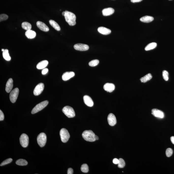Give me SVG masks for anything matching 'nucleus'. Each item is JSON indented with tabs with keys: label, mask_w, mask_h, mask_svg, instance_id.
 <instances>
[{
	"label": "nucleus",
	"mask_w": 174,
	"mask_h": 174,
	"mask_svg": "<svg viewBox=\"0 0 174 174\" xmlns=\"http://www.w3.org/2000/svg\"><path fill=\"white\" fill-rule=\"evenodd\" d=\"M47 136L44 133H41L37 136V143L40 147H42L45 145L47 142Z\"/></svg>",
	"instance_id": "obj_6"
},
{
	"label": "nucleus",
	"mask_w": 174,
	"mask_h": 174,
	"mask_svg": "<svg viewBox=\"0 0 174 174\" xmlns=\"http://www.w3.org/2000/svg\"><path fill=\"white\" fill-rule=\"evenodd\" d=\"M115 86L112 83H107L104 86V89L105 91L109 92H112L115 89Z\"/></svg>",
	"instance_id": "obj_16"
},
{
	"label": "nucleus",
	"mask_w": 174,
	"mask_h": 174,
	"mask_svg": "<svg viewBox=\"0 0 174 174\" xmlns=\"http://www.w3.org/2000/svg\"><path fill=\"white\" fill-rule=\"evenodd\" d=\"M19 92V90L17 88H15L12 91L10 94L9 97L10 100L12 103H15L17 100Z\"/></svg>",
	"instance_id": "obj_8"
},
{
	"label": "nucleus",
	"mask_w": 174,
	"mask_h": 174,
	"mask_svg": "<svg viewBox=\"0 0 174 174\" xmlns=\"http://www.w3.org/2000/svg\"><path fill=\"white\" fill-rule=\"evenodd\" d=\"M74 47L75 49L80 51L87 50L89 48V47L87 45L80 43L75 45Z\"/></svg>",
	"instance_id": "obj_10"
},
{
	"label": "nucleus",
	"mask_w": 174,
	"mask_h": 174,
	"mask_svg": "<svg viewBox=\"0 0 174 174\" xmlns=\"http://www.w3.org/2000/svg\"><path fill=\"white\" fill-rule=\"evenodd\" d=\"M60 135L62 142L64 143L67 142L70 137L68 131L65 128H62L60 130Z\"/></svg>",
	"instance_id": "obj_5"
},
{
	"label": "nucleus",
	"mask_w": 174,
	"mask_h": 174,
	"mask_svg": "<svg viewBox=\"0 0 174 174\" xmlns=\"http://www.w3.org/2000/svg\"><path fill=\"white\" fill-rule=\"evenodd\" d=\"M152 114L154 116L160 118H163L164 117V113L161 110L156 109H152Z\"/></svg>",
	"instance_id": "obj_12"
},
{
	"label": "nucleus",
	"mask_w": 174,
	"mask_h": 174,
	"mask_svg": "<svg viewBox=\"0 0 174 174\" xmlns=\"http://www.w3.org/2000/svg\"><path fill=\"white\" fill-rule=\"evenodd\" d=\"M22 27L24 30H26L27 31L31 30V25L30 23L25 22L22 24Z\"/></svg>",
	"instance_id": "obj_27"
},
{
	"label": "nucleus",
	"mask_w": 174,
	"mask_h": 174,
	"mask_svg": "<svg viewBox=\"0 0 174 174\" xmlns=\"http://www.w3.org/2000/svg\"><path fill=\"white\" fill-rule=\"evenodd\" d=\"M49 22L50 25L57 31H59L61 30L59 25L55 21L50 20L49 21Z\"/></svg>",
	"instance_id": "obj_24"
},
{
	"label": "nucleus",
	"mask_w": 174,
	"mask_h": 174,
	"mask_svg": "<svg viewBox=\"0 0 174 174\" xmlns=\"http://www.w3.org/2000/svg\"><path fill=\"white\" fill-rule=\"evenodd\" d=\"M119 160V162L118 164V167L119 168H123L126 165L124 160L122 158H120Z\"/></svg>",
	"instance_id": "obj_30"
},
{
	"label": "nucleus",
	"mask_w": 174,
	"mask_h": 174,
	"mask_svg": "<svg viewBox=\"0 0 174 174\" xmlns=\"http://www.w3.org/2000/svg\"><path fill=\"white\" fill-rule=\"evenodd\" d=\"M8 18V16L7 15L5 14H1L0 15V21L6 20Z\"/></svg>",
	"instance_id": "obj_35"
},
{
	"label": "nucleus",
	"mask_w": 174,
	"mask_h": 174,
	"mask_svg": "<svg viewBox=\"0 0 174 174\" xmlns=\"http://www.w3.org/2000/svg\"><path fill=\"white\" fill-rule=\"evenodd\" d=\"M83 99H84V103L87 106L89 107H92L94 105L93 101L89 96L87 95L84 96Z\"/></svg>",
	"instance_id": "obj_15"
},
{
	"label": "nucleus",
	"mask_w": 174,
	"mask_h": 174,
	"mask_svg": "<svg viewBox=\"0 0 174 174\" xmlns=\"http://www.w3.org/2000/svg\"><path fill=\"white\" fill-rule=\"evenodd\" d=\"M73 174V170L72 168L68 169L67 171L68 174Z\"/></svg>",
	"instance_id": "obj_38"
},
{
	"label": "nucleus",
	"mask_w": 174,
	"mask_h": 174,
	"mask_svg": "<svg viewBox=\"0 0 174 174\" xmlns=\"http://www.w3.org/2000/svg\"><path fill=\"white\" fill-rule=\"evenodd\" d=\"M36 25L38 28L41 31L45 32H47L49 31L48 27L44 23L42 22L37 21L36 22Z\"/></svg>",
	"instance_id": "obj_14"
},
{
	"label": "nucleus",
	"mask_w": 174,
	"mask_h": 174,
	"mask_svg": "<svg viewBox=\"0 0 174 174\" xmlns=\"http://www.w3.org/2000/svg\"><path fill=\"white\" fill-rule=\"evenodd\" d=\"M81 170L83 172L87 173L89 171V167L87 164H83L81 166Z\"/></svg>",
	"instance_id": "obj_29"
},
{
	"label": "nucleus",
	"mask_w": 174,
	"mask_h": 174,
	"mask_svg": "<svg viewBox=\"0 0 174 174\" xmlns=\"http://www.w3.org/2000/svg\"><path fill=\"white\" fill-rule=\"evenodd\" d=\"M20 142L23 147L26 148L28 146L29 143V138L28 135L25 134H23L20 137Z\"/></svg>",
	"instance_id": "obj_7"
},
{
	"label": "nucleus",
	"mask_w": 174,
	"mask_h": 174,
	"mask_svg": "<svg viewBox=\"0 0 174 174\" xmlns=\"http://www.w3.org/2000/svg\"><path fill=\"white\" fill-rule=\"evenodd\" d=\"M173 150L171 148H168L167 149L166 151V155L167 157H170L172 155Z\"/></svg>",
	"instance_id": "obj_34"
},
{
	"label": "nucleus",
	"mask_w": 174,
	"mask_h": 174,
	"mask_svg": "<svg viewBox=\"0 0 174 174\" xmlns=\"http://www.w3.org/2000/svg\"><path fill=\"white\" fill-rule=\"evenodd\" d=\"M95 134L91 130H86L82 133V136L84 140L90 142H93L95 141Z\"/></svg>",
	"instance_id": "obj_2"
},
{
	"label": "nucleus",
	"mask_w": 174,
	"mask_h": 174,
	"mask_svg": "<svg viewBox=\"0 0 174 174\" xmlns=\"http://www.w3.org/2000/svg\"><path fill=\"white\" fill-rule=\"evenodd\" d=\"M4 50L5 49H2V52L4 51Z\"/></svg>",
	"instance_id": "obj_44"
},
{
	"label": "nucleus",
	"mask_w": 174,
	"mask_h": 174,
	"mask_svg": "<svg viewBox=\"0 0 174 174\" xmlns=\"http://www.w3.org/2000/svg\"><path fill=\"white\" fill-rule=\"evenodd\" d=\"M65 11H63V12L62 13V15L63 16H64V15H65Z\"/></svg>",
	"instance_id": "obj_43"
},
{
	"label": "nucleus",
	"mask_w": 174,
	"mask_h": 174,
	"mask_svg": "<svg viewBox=\"0 0 174 174\" xmlns=\"http://www.w3.org/2000/svg\"><path fill=\"white\" fill-rule=\"evenodd\" d=\"M44 88V84L43 83H40L38 84L35 87L33 91L34 95H40L43 91Z\"/></svg>",
	"instance_id": "obj_9"
},
{
	"label": "nucleus",
	"mask_w": 174,
	"mask_h": 174,
	"mask_svg": "<svg viewBox=\"0 0 174 174\" xmlns=\"http://www.w3.org/2000/svg\"><path fill=\"white\" fill-rule=\"evenodd\" d=\"M4 119V113L1 110H0V121L3 120Z\"/></svg>",
	"instance_id": "obj_36"
},
{
	"label": "nucleus",
	"mask_w": 174,
	"mask_h": 174,
	"mask_svg": "<svg viewBox=\"0 0 174 174\" xmlns=\"http://www.w3.org/2000/svg\"><path fill=\"white\" fill-rule=\"evenodd\" d=\"M2 55L3 57L5 60L8 61H10L11 60V57L9 56L8 49H5L4 51L3 52Z\"/></svg>",
	"instance_id": "obj_26"
},
{
	"label": "nucleus",
	"mask_w": 174,
	"mask_h": 174,
	"mask_svg": "<svg viewBox=\"0 0 174 174\" xmlns=\"http://www.w3.org/2000/svg\"></svg>",
	"instance_id": "obj_45"
},
{
	"label": "nucleus",
	"mask_w": 174,
	"mask_h": 174,
	"mask_svg": "<svg viewBox=\"0 0 174 174\" xmlns=\"http://www.w3.org/2000/svg\"><path fill=\"white\" fill-rule=\"evenodd\" d=\"M99 63V61L97 59L93 60L91 61L89 63V66H95L97 65Z\"/></svg>",
	"instance_id": "obj_31"
},
{
	"label": "nucleus",
	"mask_w": 174,
	"mask_h": 174,
	"mask_svg": "<svg viewBox=\"0 0 174 174\" xmlns=\"http://www.w3.org/2000/svg\"><path fill=\"white\" fill-rule=\"evenodd\" d=\"M75 75V73L73 72H67L64 73L62 76L63 80L66 81L73 78Z\"/></svg>",
	"instance_id": "obj_13"
},
{
	"label": "nucleus",
	"mask_w": 174,
	"mask_h": 174,
	"mask_svg": "<svg viewBox=\"0 0 174 174\" xmlns=\"http://www.w3.org/2000/svg\"><path fill=\"white\" fill-rule=\"evenodd\" d=\"M113 162L114 164H118L119 162V160L116 158H115V159H113Z\"/></svg>",
	"instance_id": "obj_39"
},
{
	"label": "nucleus",
	"mask_w": 174,
	"mask_h": 174,
	"mask_svg": "<svg viewBox=\"0 0 174 174\" xmlns=\"http://www.w3.org/2000/svg\"><path fill=\"white\" fill-rule=\"evenodd\" d=\"M48 61L47 60H43L41 61L37 64L36 65V68L37 69H44L45 68V67L47 66L48 64Z\"/></svg>",
	"instance_id": "obj_20"
},
{
	"label": "nucleus",
	"mask_w": 174,
	"mask_h": 174,
	"mask_svg": "<svg viewBox=\"0 0 174 174\" xmlns=\"http://www.w3.org/2000/svg\"><path fill=\"white\" fill-rule=\"evenodd\" d=\"M62 111L66 116L69 118L74 117L75 116L74 110L73 108L69 106H65L63 107Z\"/></svg>",
	"instance_id": "obj_4"
},
{
	"label": "nucleus",
	"mask_w": 174,
	"mask_h": 174,
	"mask_svg": "<svg viewBox=\"0 0 174 174\" xmlns=\"http://www.w3.org/2000/svg\"><path fill=\"white\" fill-rule=\"evenodd\" d=\"M99 33L103 35H108L111 33V31L110 29L104 27H100L98 29Z\"/></svg>",
	"instance_id": "obj_17"
},
{
	"label": "nucleus",
	"mask_w": 174,
	"mask_h": 174,
	"mask_svg": "<svg viewBox=\"0 0 174 174\" xmlns=\"http://www.w3.org/2000/svg\"><path fill=\"white\" fill-rule=\"evenodd\" d=\"M26 36L29 39H32L35 38L36 36V33L35 31L31 30L27 31L25 33Z\"/></svg>",
	"instance_id": "obj_21"
},
{
	"label": "nucleus",
	"mask_w": 174,
	"mask_h": 174,
	"mask_svg": "<svg viewBox=\"0 0 174 174\" xmlns=\"http://www.w3.org/2000/svg\"><path fill=\"white\" fill-rule=\"evenodd\" d=\"M157 43L155 42L151 43L148 44L145 48L146 51L154 49L157 47Z\"/></svg>",
	"instance_id": "obj_25"
},
{
	"label": "nucleus",
	"mask_w": 174,
	"mask_h": 174,
	"mask_svg": "<svg viewBox=\"0 0 174 174\" xmlns=\"http://www.w3.org/2000/svg\"><path fill=\"white\" fill-rule=\"evenodd\" d=\"M16 164L19 166H25L28 164V162L24 159H19L16 161Z\"/></svg>",
	"instance_id": "obj_28"
},
{
	"label": "nucleus",
	"mask_w": 174,
	"mask_h": 174,
	"mask_svg": "<svg viewBox=\"0 0 174 174\" xmlns=\"http://www.w3.org/2000/svg\"><path fill=\"white\" fill-rule=\"evenodd\" d=\"M154 20V17L148 16H143L140 19L141 21L144 23L150 22L153 21Z\"/></svg>",
	"instance_id": "obj_22"
},
{
	"label": "nucleus",
	"mask_w": 174,
	"mask_h": 174,
	"mask_svg": "<svg viewBox=\"0 0 174 174\" xmlns=\"http://www.w3.org/2000/svg\"><path fill=\"white\" fill-rule=\"evenodd\" d=\"M169 73L166 71L164 70L162 72V76L164 79L166 81H168L169 79Z\"/></svg>",
	"instance_id": "obj_33"
},
{
	"label": "nucleus",
	"mask_w": 174,
	"mask_h": 174,
	"mask_svg": "<svg viewBox=\"0 0 174 174\" xmlns=\"http://www.w3.org/2000/svg\"><path fill=\"white\" fill-rule=\"evenodd\" d=\"M107 120L110 126H113L116 125V120L115 115L112 113H110L108 115Z\"/></svg>",
	"instance_id": "obj_11"
},
{
	"label": "nucleus",
	"mask_w": 174,
	"mask_h": 174,
	"mask_svg": "<svg viewBox=\"0 0 174 174\" xmlns=\"http://www.w3.org/2000/svg\"><path fill=\"white\" fill-rule=\"evenodd\" d=\"M171 141L172 143L174 144V136H172V137H171Z\"/></svg>",
	"instance_id": "obj_41"
},
{
	"label": "nucleus",
	"mask_w": 174,
	"mask_h": 174,
	"mask_svg": "<svg viewBox=\"0 0 174 174\" xmlns=\"http://www.w3.org/2000/svg\"><path fill=\"white\" fill-rule=\"evenodd\" d=\"M142 0H131V2L133 3L139 2L142 1Z\"/></svg>",
	"instance_id": "obj_40"
},
{
	"label": "nucleus",
	"mask_w": 174,
	"mask_h": 174,
	"mask_svg": "<svg viewBox=\"0 0 174 174\" xmlns=\"http://www.w3.org/2000/svg\"><path fill=\"white\" fill-rule=\"evenodd\" d=\"M48 104V101L47 100L44 101L36 105L32 109L31 111L32 114H35L39 112L45 108Z\"/></svg>",
	"instance_id": "obj_3"
},
{
	"label": "nucleus",
	"mask_w": 174,
	"mask_h": 174,
	"mask_svg": "<svg viewBox=\"0 0 174 174\" xmlns=\"http://www.w3.org/2000/svg\"><path fill=\"white\" fill-rule=\"evenodd\" d=\"M152 76L151 74H148L144 76L140 79V81L142 83H146L147 81L150 80L152 79Z\"/></svg>",
	"instance_id": "obj_23"
},
{
	"label": "nucleus",
	"mask_w": 174,
	"mask_h": 174,
	"mask_svg": "<svg viewBox=\"0 0 174 174\" xmlns=\"http://www.w3.org/2000/svg\"><path fill=\"white\" fill-rule=\"evenodd\" d=\"M65 21L71 26H73L76 24V17L73 13L67 11H65L64 15Z\"/></svg>",
	"instance_id": "obj_1"
},
{
	"label": "nucleus",
	"mask_w": 174,
	"mask_h": 174,
	"mask_svg": "<svg viewBox=\"0 0 174 174\" xmlns=\"http://www.w3.org/2000/svg\"><path fill=\"white\" fill-rule=\"evenodd\" d=\"M48 70L47 68H44V69L42 71V73L43 75H45L48 72Z\"/></svg>",
	"instance_id": "obj_37"
},
{
	"label": "nucleus",
	"mask_w": 174,
	"mask_h": 174,
	"mask_svg": "<svg viewBox=\"0 0 174 174\" xmlns=\"http://www.w3.org/2000/svg\"><path fill=\"white\" fill-rule=\"evenodd\" d=\"M95 140H98L99 139L98 136L95 135Z\"/></svg>",
	"instance_id": "obj_42"
},
{
	"label": "nucleus",
	"mask_w": 174,
	"mask_h": 174,
	"mask_svg": "<svg viewBox=\"0 0 174 174\" xmlns=\"http://www.w3.org/2000/svg\"><path fill=\"white\" fill-rule=\"evenodd\" d=\"M13 87V80L12 79H9L6 83V92L9 93L11 91Z\"/></svg>",
	"instance_id": "obj_18"
},
{
	"label": "nucleus",
	"mask_w": 174,
	"mask_h": 174,
	"mask_svg": "<svg viewBox=\"0 0 174 174\" xmlns=\"http://www.w3.org/2000/svg\"><path fill=\"white\" fill-rule=\"evenodd\" d=\"M12 160H13V159L11 158L6 159V160H5V161H3V162L1 163L0 166H3L6 165V164H9V163H10V162H12Z\"/></svg>",
	"instance_id": "obj_32"
},
{
	"label": "nucleus",
	"mask_w": 174,
	"mask_h": 174,
	"mask_svg": "<svg viewBox=\"0 0 174 174\" xmlns=\"http://www.w3.org/2000/svg\"><path fill=\"white\" fill-rule=\"evenodd\" d=\"M114 9L112 8H109L103 9L102 12L103 16H107L113 14L114 13Z\"/></svg>",
	"instance_id": "obj_19"
}]
</instances>
